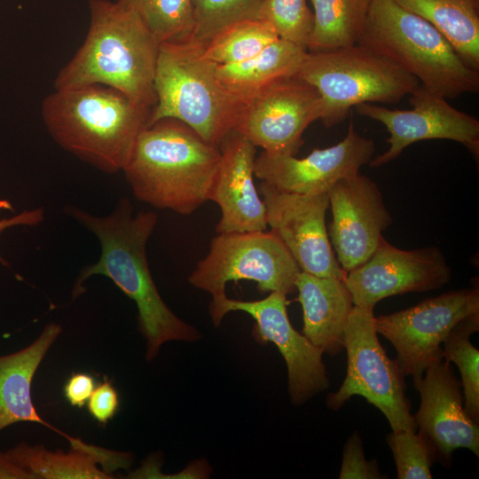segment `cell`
Masks as SVG:
<instances>
[{"label": "cell", "instance_id": "d6a6232c", "mask_svg": "<svg viewBox=\"0 0 479 479\" xmlns=\"http://www.w3.org/2000/svg\"><path fill=\"white\" fill-rule=\"evenodd\" d=\"M118 407V393L106 378L101 384L95 388L88 400V410L100 424H106L115 415Z\"/></svg>", "mask_w": 479, "mask_h": 479}, {"label": "cell", "instance_id": "d590c367", "mask_svg": "<svg viewBox=\"0 0 479 479\" xmlns=\"http://www.w3.org/2000/svg\"><path fill=\"white\" fill-rule=\"evenodd\" d=\"M0 478L28 479L31 475L0 452Z\"/></svg>", "mask_w": 479, "mask_h": 479}, {"label": "cell", "instance_id": "e0dca14e", "mask_svg": "<svg viewBox=\"0 0 479 479\" xmlns=\"http://www.w3.org/2000/svg\"><path fill=\"white\" fill-rule=\"evenodd\" d=\"M374 152L373 141L359 135L350 122L342 141L326 148H316L304 158L263 151L255 161V176L287 192H328L339 180L358 173Z\"/></svg>", "mask_w": 479, "mask_h": 479}, {"label": "cell", "instance_id": "3957f363", "mask_svg": "<svg viewBox=\"0 0 479 479\" xmlns=\"http://www.w3.org/2000/svg\"><path fill=\"white\" fill-rule=\"evenodd\" d=\"M220 156L218 145L164 118L142 130L122 172L138 200L190 215L208 200Z\"/></svg>", "mask_w": 479, "mask_h": 479}, {"label": "cell", "instance_id": "cb8c5ba5", "mask_svg": "<svg viewBox=\"0 0 479 479\" xmlns=\"http://www.w3.org/2000/svg\"><path fill=\"white\" fill-rule=\"evenodd\" d=\"M433 25L479 71V0H393Z\"/></svg>", "mask_w": 479, "mask_h": 479}, {"label": "cell", "instance_id": "ac0fdd59", "mask_svg": "<svg viewBox=\"0 0 479 479\" xmlns=\"http://www.w3.org/2000/svg\"><path fill=\"white\" fill-rule=\"evenodd\" d=\"M420 396L414 415L419 432L433 444L436 458L444 466L451 463L452 452L466 448L479 455V425L464 408L461 382L450 362L430 365L423 375L413 378Z\"/></svg>", "mask_w": 479, "mask_h": 479}, {"label": "cell", "instance_id": "4dcf8cb0", "mask_svg": "<svg viewBox=\"0 0 479 479\" xmlns=\"http://www.w3.org/2000/svg\"><path fill=\"white\" fill-rule=\"evenodd\" d=\"M258 19L268 22L279 38L308 51L313 12L307 0H263Z\"/></svg>", "mask_w": 479, "mask_h": 479}, {"label": "cell", "instance_id": "6da1fadb", "mask_svg": "<svg viewBox=\"0 0 479 479\" xmlns=\"http://www.w3.org/2000/svg\"><path fill=\"white\" fill-rule=\"evenodd\" d=\"M65 212L96 235L101 248L98 262L81 270L73 288L74 298L82 293V284L90 276L109 278L137 304L138 326L146 340L147 360L154 358L167 342L200 339L198 330L167 306L152 278L146 243L157 224L155 213H134L127 198H122L114 209L104 216L75 206H67Z\"/></svg>", "mask_w": 479, "mask_h": 479}, {"label": "cell", "instance_id": "2e32d148", "mask_svg": "<svg viewBox=\"0 0 479 479\" xmlns=\"http://www.w3.org/2000/svg\"><path fill=\"white\" fill-rule=\"evenodd\" d=\"M328 197L330 243L341 267L348 272L375 251L392 216L377 184L359 172L336 182Z\"/></svg>", "mask_w": 479, "mask_h": 479}, {"label": "cell", "instance_id": "4fadbf2b", "mask_svg": "<svg viewBox=\"0 0 479 479\" xmlns=\"http://www.w3.org/2000/svg\"><path fill=\"white\" fill-rule=\"evenodd\" d=\"M321 116V98L296 77L280 81L247 101L233 130L270 154L295 155L302 135Z\"/></svg>", "mask_w": 479, "mask_h": 479}, {"label": "cell", "instance_id": "277c9868", "mask_svg": "<svg viewBox=\"0 0 479 479\" xmlns=\"http://www.w3.org/2000/svg\"><path fill=\"white\" fill-rule=\"evenodd\" d=\"M42 118L64 150L107 174L122 171L151 110L100 84L55 90L42 103Z\"/></svg>", "mask_w": 479, "mask_h": 479}, {"label": "cell", "instance_id": "7402d4cb", "mask_svg": "<svg viewBox=\"0 0 479 479\" xmlns=\"http://www.w3.org/2000/svg\"><path fill=\"white\" fill-rule=\"evenodd\" d=\"M307 52L279 38L247 60L216 65V75L227 90L246 104L271 85L294 77Z\"/></svg>", "mask_w": 479, "mask_h": 479}, {"label": "cell", "instance_id": "7c38bea8", "mask_svg": "<svg viewBox=\"0 0 479 479\" xmlns=\"http://www.w3.org/2000/svg\"><path fill=\"white\" fill-rule=\"evenodd\" d=\"M411 109H390L373 103H362L355 110L382 123L389 133V148L372 158L369 165L378 168L397 159L410 145L422 140L449 139L465 145L475 158L479 154V121L454 108L444 97L419 84L409 95Z\"/></svg>", "mask_w": 479, "mask_h": 479}, {"label": "cell", "instance_id": "8fae6325", "mask_svg": "<svg viewBox=\"0 0 479 479\" xmlns=\"http://www.w3.org/2000/svg\"><path fill=\"white\" fill-rule=\"evenodd\" d=\"M287 303V295L279 292H271L257 301L235 300L225 294L212 299L209 314L216 326L231 311H244L255 319L253 336L259 342L277 346L287 365L290 399L299 405L327 389L329 379L322 360L323 351L293 327Z\"/></svg>", "mask_w": 479, "mask_h": 479}, {"label": "cell", "instance_id": "9a60e30c", "mask_svg": "<svg viewBox=\"0 0 479 479\" xmlns=\"http://www.w3.org/2000/svg\"><path fill=\"white\" fill-rule=\"evenodd\" d=\"M451 276L437 247L403 250L383 239L366 261L347 272L345 283L355 306L374 308L389 296L440 288Z\"/></svg>", "mask_w": 479, "mask_h": 479}, {"label": "cell", "instance_id": "83f0119b", "mask_svg": "<svg viewBox=\"0 0 479 479\" xmlns=\"http://www.w3.org/2000/svg\"><path fill=\"white\" fill-rule=\"evenodd\" d=\"M131 9L160 43L191 38L193 27L192 0H118Z\"/></svg>", "mask_w": 479, "mask_h": 479}, {"label": "cell", "instance_id": "e575fe53", "mask_svg": "<svg viewBox=\"0 0 479 479\" xmlns=\"http://www.w3.org/2000/svg\"><path fill=\"white\" fill-rule=\"evenodd\" d=\"M4 210L13 211L12 203L0 198V213ZM44 219V211L43 208H37L31 210H24L18 215L0 220V234L6 229L13 226L27 225L35 226L42 223Z\"/></svg>", "mask_w": 479, "mask_h": 479}, {"label": "cell", "instance_id": "f546056e", "mask_svg": "<svg viewBox=\"0 0 479 479\" xmlns=\"http://www.w3.org/2000/svg\"><path fill=\"white\" fill-rule=\"evenodd\" d=\"M395 460L398 479H430L432 464L437 460L430 441L420 432L392 431L386 438Z\"/></svg>", "mask_w": 479, "mask_h": 479}, {"label": "cell", "instance_id": "1f68e13d", "mask_svg": "<svg viewBox=\"0 0 479 479\" xmlns=\"http://www.w3.org/2000/svg\"><path fill=\"white\" fill-rule=\"evenodd\" d=\"M339 478H387L380 472L376 460L368 461L365 459L363 442L357 432H354L345 444Z\"/></svg>", "mask_w": 479, "mask_h": 479}, {"label": "cell", "instance_id": "5bb4252c", "mask_svg": "<svg viewBox=\"0 0 479 479\" xmlns=\"http://www.w3.org/2000/svg\"><path fill=\"white\" fill-rule=\"evenodd\" d=\"M257 191L265 206L266 224L285 245L302 271L344 279L328 237V192L299 194L262 181Z\"/></svg>", "mask_w": 479, "mask_h": 479}, {"label": "cell", "instance_id": "4316f807", "mask_svg": "<svg viewBox=\"0 0 479 479\" xmlns=\"http://www.w3.org/2000/svg\"><path fill=\"white\" fill-rule=\"evenodd\" d=\"M479 330V313L473 314L450 332L443 342V358L453 362L461 376L464 408L468 416L479 422V351L470 342Z\"/></svg>", "mask_w": 479, "mask_h": 479}, {"label": "cell", "instance_id": "484cf974", "mask_svg": "<svg viewBox=\"0 0 479 479\" xmlns=\"http://www.w3.org/2000/svg\"><path fill=\"white\" fill-rule=\"evenodd\" d=\"M279 39L274 28L261 19L238 22L202 43V55L216 65L247 60Z\"/></svg>", "mask_w": 479, "mask_h": 479}, {"label": "cell", "instance_id": "836d02e7", "mask_svg": "<svg viewBox=\"0 0 479 479\" xmlns=\"http://www.w3.org/2000/svg\"><path fill=\"white\" fill-rule=\"evenodd\" d=\"M95 389L93 377L86 373L73 374L65 385V396L68 402L77 407H82Z\"/></svg>", "mask_w": 479, "mask_h": 479}, {"label": "cell", "instance_id": "9c48e42d", "mask_svg": "<svg viewBox=\"0 0 479 479\" xmlns=\"http://www.w3.org/2000/svg\"><path fill=\"white\" fill-rule=\"evenodd\" d=\"M282 241L271 231L217 233L206 256L191 272L189 283L212 299L225 295L230 281L256 282L259 291L288 294L301 272Z\"/></svg>", "mask_w": 479, "mask_h": 479}, {"label": "cell", "instance_id": "8992f818", "mask_svg": "<svg viewBox=\"0 0 479 479\" xmlns=\"http://www.w3.org/2000/svg\"><path fill=\"white\" fill-rule=\"evenodd\" d=\"M148 124L164 118L182 122L203 140L219 145L233 130L244 106L219 81L216 64L191 38L160 45Z\"/></svg>", "mask_w": 479, "mask_h": 479}, {"label": "cell", "instance_id": "7a4b0ae2", "mask_svg": "<svg viewBox=\"0 0 479 479\" xmlns=\"http://www.w3.org/2000/svg\"><path fill=\"white\" fill-rule=\"evenodd\" d=\"M90 21L74 57L59 70L54 89L91 84L113 88L152 110L161 43L120 1L89 0Z\"/></svg>", "mask_w": 479, "mask_h": 479}, {"label": "cell", "instance_id": "30bf717a", "mask_svg": "<svg viewBox=\"0 0 479 479\" xmlns=\"http://www.w3.org/2000/svg\"><path fill=\"white\" fill-rule=\"evenodd\" d=\"M479 313L478 285L426 299L405 310L374 318L375 329L395 348L404 376L420 377L443 360V342L464 318Z\"/></svg>", "mask_w": 479, "mask_h": 479}, {"label": "cell", "instance_id": "5b68a950", "mask_svg": "<svg viewBox=\"0 0 479 479\" xmlns=\"http://www.w3.org/2000/svg\"><path fill=\"white\" fill-rule=\"evenodd\" d=\"M357 43L452 99L479 89V71L467 65L430 23L393 0H371Z\"/></svg>", "mask_w": 479, "mask_h": 479}, {"label": "cell", "instance_id": "d4e9b609", "mask_svg": "<svg viewBox=\"0 0 479 479\" xmlns=\"http://www.w3.org/2000/svg\"><path fill=\"white\" fill-rule=\"evenodd\" d=\"M313 29L308 51L357 43L364 28L371 0H310Z\"/></svg>", "mask_w": 479, "mask_h": 479}, {"label": "cell", "instance_id": "d6986e66", "mask_svg": "<svg viewBox=\"0 0 479 479\" xmlns=\"http://www.w3.org/2000/svg\"><path fill=\"white\" fill-rule=\"evenodd\" d=\"M218 146L220 161L208 195L221 209L216 232L265 231V206L254 182L256 147L234 130Z\"/></svg>", "mask_w": 479, "mask_h": 479}, {"label": "cell", "instance_id": "44dd1931", "mask_svg": "<svg viewBox=\"0 0 479 479\" xmlns=\"http://www.w3.org/2000/svg\"><path fill=\"white\" fill-rule=\"evenodd\" d=\"M60 332L59 325L50 324L28 347L0 357V431L15 422H37L62 435L70 444L76 441L43 420L31 397L35 373Z\"/></svg>", "mask_w": 479, "mask_h": 479}, {"label": "cell", "instance_id": "603a6c76", "mask_svg": "<svg viewBox=\"0 0 479 479\" xmlns=\"http://www.w3.org/2000/svg\"><path fill=\"white\" fill-rule=\"evenodd\" d=\"M14 464L26 470L33 479L46 478H113L106 471L100 470L97 463L108 465L110 468L128 467L129 456L116 453L99 447L87 445L73 448L68 453L61 451L51 452L42 446H29L21 444L5 453Z\"/></svg>", "mask_w": 479, "mask_h": 479}, {"label": "cell", "instance_id": "f1b7e54d", "mask_svg": "<svg viewBox=\"0 0 479 479\" xmlns=\"http://www.w3.org/2000/svg\"><path fill=\"white\" fill-rule=\"evenodd\" d=\"M191 39L204 43L228 27L258 19L263 0H192Z\"/></svg>", "mask_w": 479, "mask_h": 479}, {"label": "cell", "instance_id": "ba28073f", "mask_svg": "<svg viewBox=\"0 0 479 479\" xmlns=\"http://www.w3.org/2000/svg\"><path fill=\"white\" fill-rule=\"evenodd\" d=\"M374 318L373 308L354 305L344 334L346 376L338 390L328 394L326 404L337 411L353 396H361L385 415L392 431H416L404 374L381 347Z\"/></svg>", "mask_w": 479, "mask_h": 479}, {"label": "cell", "instance_id": "ffe728a7", "mask_svg": "<svg viewBox=\"0 0 479 479\" xmlns=\"http://www.w3.org/2000/svg\"><path fill=\"white\" fill-rule=\"evenodd\" d=\"M295 290L302 309V334L323 353L336 355L344 349L345 328L354 307L345 280L301 271Z\"/></svg>", "mask_w": 479, "mask_h": 479}, {"label": "cell", "instance_id": "52a82bcc", "mask_svg": "<svg viewBox=\"0 0 479 479\" xmlns=\"http://www.w3.org/2000/svg\"><path fill=\"white\" fill-rule=\"evenodd\" d=\"M294 77L318 92L319 120L327 128L343 122L359 104L396 103L420 84L414 76L358 43L308 51Z\"/></svg>", "mask_w": 479, "mask_h": 479}]
</instances>
